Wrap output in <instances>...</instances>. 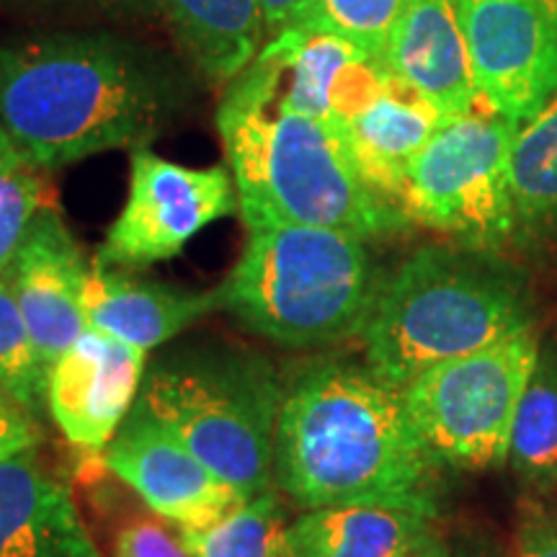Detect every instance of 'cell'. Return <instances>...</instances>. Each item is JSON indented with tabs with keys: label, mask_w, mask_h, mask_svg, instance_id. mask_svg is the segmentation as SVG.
I'll return each instance as SVG.
<instances>
[{
	"label": "cell",
	"mask_w": 557,
	"mask_h": 557,
	"mask_svg": "<svg viewBox=\"0 0 557 557\" xmlns=\"http://www.w3.org/2000/svg\"><path fill=\"white\" fill-rule=\"evenodd\" d=\"M400 557H449V553L442 542H438L436 537H431L423 542V545H418L416 549H410V553L400 555Z\"/></svg>",
	"instance_id": "f546056e"
},
{
	"label": "cell",
	"mask_w": 557,
	"mask_h": 557,
	"mask_svg": "<svg viewBox=\"0 0 557 557\" xmlns=\"http://www.w3.org/2000/svg\"><path fill=\"white\" fill-rule=\"evenodd\" d=\"M0 557H101L73 493L37 449L0 462Z\"/></svg>",
	"instance_id": "9a60e30c"
},
{
	"label": "cell",
	"mask_w": 557,
	"mask_h": 557,
	"mask_svg": "<svg viewBox=\"0 0 557 557\" xmlns=\"http://www.w3.org/2000/svg\"><path fill=\"white\" fill-rule=\"evenodd\" d=\"M99 459L132 496L181 532L214 524L246 504L233 485L214 475L139 406L124 418Z\"/></svg>",
	"instance_id": "8fae6325"
},
{
	"label": "cell",
	"mask_w": 557,
	"mask_h": 557,
	"mask_svg": "<svg viewBox=\"0 0 557 557\" xmlns=\"http://www.w3.org/2000/svg\"><path fill=\"white\" fill-rule=\"evenodd\" d=\"M194 557H297L292 521L274 491H263L225 519L181 532Z\"/></svg>",
	"instance_id": "44dd1931"
},
{
	"label": "cell",
	"mask_w": 557,
	"mask_h": 557,
	"mask_svg": "<svg viewBox=\"0 0 557 557\" xmlns=\"http://www.w3.org/2000/svg\"><path fill=\"white\" fill-rule=\"evenodd\" d=\"M214 310H218L214 289L186 292L139 278L132 271L90 263L86 287L88 331L103 333L145 354L169 344Z\"/></svg>",
	"instance_id": "2e32d148"
},
{
	"label": "cell",
	"mask_w": 557,
	"mask_h": 557,
	"mask_svg": "<svg viewBox=\"0 0 557 557\" xmlns=\"http://www.w3.org/2000/svg\"><path fill=\"white\" fill-rule=\"evenodd\" d=\"M540 364L532 331L442 361L403 387L413 426L438 465L500 468L511 451L519 403Z\"/></svg>",
	"instance_id": "52a82bcc"
},
{
	"label": "cell",
	"mask_w": 557,
	"mask_h": 557,
	"mask_svg": "<svg viewBox=\"0 0 557 557\" xmlns=\"http://www.w3.org/2000/svg\"><path fill=\"white\" fill-rule=\"evenodd\" d=\"M41 434L34 416L21 410L9 395L0 393V462L37 449Z\"/></svg>",
	"instance_id": "83f0119b"
},
{
	"label": "cell",
	"mask_w": 557,
	"mask_h": 557,
	"mask_svg": "<svg viewBox=\"0 0 557 557\" xmlns=\"http://www.w3.org/2000/svg\"><path fill=\"white\" fill-rule=\"evenodd\" d=\"M90 263L54 207L32 222L11 263L13 295L47 367L88 331Z\"/></svg>",
	"instance_id": "4fadbf2b"
},
{
	"label": "cell",
	"mask_w": 557,
	"mask_h": 557,
	"mask_svg": "<svg viewBox=\"0 0 557 557\" xmlns=\"http://www.w3.org/2000/svg\"><path fill=\"white\" fill-rule=\"evenodd\" d=\"M511 557H557V529L537 504L521 506Z\"/></svg>",
	"instance_id": "4316f807"
},
{
	"label": "cell",
	"mask_w": 557,
	"mask_h": 557,
	"mask_svg": "<svg viewBox=\"0 0 557 557\" xmlns=\"http://www.w3.org/2000/svg\"><path fill=\"white\" fill-rule=\"evenodd\" d=\"M218 129L246 227L289 222L367 243L413 222L367 184L338 122L222 99Z\"/></svg>",
	"instance_id": "3957f363"
},
{
	"label": "cell",
	"mask_w": 557,
	"mask_h": 557,
	"mask_svg": "<svg viewBox=\"0 0 557 557\" xmlns=\"http://www.w3.org/2000/svg\"><path fill=\"white\" fill-rule=\"evenodd\" d=\"M480 99L508 122L557 96V34L534 0H455Z\"/></svg>",
	"instance_id": "30bf717a"
},
{
	"label": "cell",
	"mask_w": 557,
	"mask_h": 557,
	"mask_svg": "<svg viewBox=\"0 0 557 557\" xmlns=\"http://www.w3.org/2000/svg\"><path fill=\"white\" fill-rule=\"evenodd\" d=\"M524 331L527 305L504 271L459 250L423 248L382 282L361 338L367 367L403 389L442 361Z\"/></svg>",
	"instance_id": "5b68a950"
},
{
	"label": "cell",
	"mask_w": 557,
	"mask_h": 557,
	"mask_svg": "<svg viewBox=\"0 0 557 557\" xmlns=\"http://www.w3.org/2000/svg\"><path fill=\"white\" fill-rule=\"evenodd\" d=\"M109 9H143V5H152V0H101Z\"/></svg>",
	"instance_id": "1f68e13d"
},
{
	"label": "cell",
	"mask_w": 557,
	"mask_h": 557,
	"mask_svg": "<svg viewBox=\"0 0 557 557\" xmlns=\"http://www.w3.org/2000/svg\"><path fill=\"white\" fill-rule=\"evenodd\" d=\"M246 230L240 259L214 289L218 310L284 346H325L364 333L382 287L364 240L289 222Z\"/></svg>",
	"instance_id": "277c9868"
},
{
	"label": "cell",
	"mask_w": 557,
	"mask_h": 557,
	"mask_svg": "<svg viewBox=\"0 0 557 557\" xmlns=\"http://www.w3.org/2000/svg\"><path fill=\"white\" fill-rule=\"evenodd\" d=\"M442 114L393 75L387 88L344 124L361 176L403 209L408 163L442 124Z\"/></svg>",
	"instance_id": "e0dca14e"
},
{
	"label": "cell",
	"mask_w": 557,
	"mask_h": 557,
	"mask_svg": "<svg viewBox=\"0 0 557 557\" xmlns=\"http://www.w3.org/2000/svg\"><path fill=\"white\" fill-rule=\"evenodd\" d=\"M240 212L227 169H189L148 148L129 156V191L94 263L137 271L169 261L212 222Z\"/></svg>",
	"instance_id": "9c48e42d"
},
{
	"label": "cell",
	"mask_w": 557,
	"mask_h": 557,
	"mask_svg": "<svg viewBox=\"0 0 557 557\" xmlns=\"http://www.w3.org/2000/svg\"><path fill=\"white\" fill-rule=\"evenodd\" d=\"M508 457L534 485L557 480V372L549 361H540L524 389Z\"/></svg>",
	"instance_id": "7402d4cb"
},
{
	"label": "cell",
	"mask_w": 557,
	"mask_h": 557,
	"mask_svg": "<svg viewBox=\"0 0 557 557\" xmlns=\"http://www.w3.org/2000/svg\"><path fill=\"white\" fill-rule=\"evenodd\" d=\"M96 496L109 557H194L181 529L152 513L143 500L132 504L127 496H116L107 487Z\"/></svg>",
	"instance_id": "d4e9b609"
},
{
	"label": "cell",
	"mask_w": 557,
	"mask_h": 557,
	"mask_svg": "<svg viewBox=\"0 0 557 557\" xmlns=\"http://www.w3.org/2000/svg\"><path fill=\"white\" fill-rule=\"evenodd\" d=\"M186 58L214 83H230L261 50L259 0H152Z\"/></svg>",
	"instance_id": "d6986e66"
},
{
	"label": "cell",
	"mask_w": 557,
	"mask_h": 557,
	"mask_svg": "<svg viewBox=\"0 0 557 557\" xmlns=\"http://www.w3.org/2000/svg\"><path fill=\"white\" fill-rule=\"evenodd\" d=\"M0 393L29 416L47 408V364L21 315L11 271L0 274Z\"/></svg>",
	"instance_id": "cb8c5ba5"
},
{
	"label": "cell",
	"mask_w": 557,
	"mask_h": 557,
	"mask_svg": "<svg viewBox=\"0 0 557 557\" xmlns=\"http://www.w3.org/2000/svg\"><path fill=\"white\" fill-rule=\"evenodd\" d=\"M517 225L542 227L557 222V96L517 132L508 160Z\"/></svg>",
	"instance_id": "ffe728a7"
},
{
	"label": "cell",
	"mask_w": 557,
	"mask_h": 557,
	"mask_svg": "<svg viewBox=\"0 0 557 557\" xmlns=\"http://www.w3.org/2000/svg\"><path fill=\"white\" fill-rule=\"evenodd\" d=\"M52 205L47 171L21 152L0 129V274L11 271L32 222Z\"/></svg>",
	"instance_id": "603a6c76"
},
{
	"label": "cell",
	"mask_w": 557,
	"mask_h": 557,
	"mask_svg": "<svg viewBox=\"0 0 557 557\" xmlns=\"http://www.w3.org/2000/svg\"><path fill=\"white\" fill-rule=\"evenodd\" d=\"M181 101L169 65L109 34L0 45V129L41 171L148 148Z\"/></svg>",
	"instance_id": "7a4b0ae2"
},
{
	"label": "cell",
	"mask_w": 557,
	"mask_h": 557,
	"mask_svg": "<svg viewBox=\"0 0 557 557\" xmlns=\"http://www.w3.org/2000/svg\"><path fill=\"white\" fill-rule=\"evenodd\" d=\"M403 3L406 0H308L295 24L333 34L369 58L382 60Z\"/></svg>",
	"instance_id": "484cf974"
},
{
	"label": "cell",
	"mask_w": 557,
	"mask_h": 557,
	"mask_svg": "<svg viewBox=\"0 0 557 557\" xmlns=\"http://www.w3.org/2000/svg\"><path fill=\"white\" fill-rule=\"evenodd\" d=\"M282 398V382L261 354L205 344L152 361L137 406L250 500L274 483Z\"/></svg>",
	"instance_id": "8992f818"
},
{
	"label": "cell",
	"mask_w": 557,
	"mask_h": 557,
	"mask_svg": "<svg viewBox=\"0 0 557 557\" xmlns=\"http://www.w3.org/2000/svg\"><path fill=\"white\" fill-rule=\"evenodd\" d=\"M438 468L403 389L369 367L315 359L284 387L274 483L299 508L372 504L434 519Z\"/></svg>",
	"instance_id": "6da1fadb"
},
{
	"label": "cell",
	"mask_w": 557,
	"mask_h": 557,
	"mask_svg": "<svg viewBox=\"0 0 557 557\" xmlns=\"http://www.w3.org/2000/svg\"><path fill=\"white\" fill-rule=\"evenodd\" d=\"M382 62L395 78L429 101L442 120L472 114L483 103L455 0H406Z\"/></svg>",
	"instance_id": "5bb4252c"
},
{
	"label": "cell",
	"mask_w": 557,
	"mask_h": 557,
	"mask_svg": "<svg viewBox=\"0 0 557 557\" xmlns=\"http://www.w3.org/2000/svg\"><path fill=\"white\" fill-rule=\"evenodd\" d=\"M263 24H267V32L274 37L282 29H287L297 21L299 13H302L308 0H259Z\"/></svg>",
	"instance_id": "f1b7e54d"
},
{
	"label": "cell",
	"mask_w": 557,
	"mask_h": 557,
	"mask_svg": "<svg viewBox=\"0 0 557 557\" xmlns=\"http://www.w3.org/2000/svg\"><path fill=\"white\" fill-rule=\"evenodd\" d=\"M517 132L493 111L444 120L408 163L403 212L472 248H496L517 227L508 186Z\"/></svg>",
	"instance_id": "ba28073f"
},
{
	"label": "cell",
	"mask_w": 557,
	"mask_h": 557,
	"mask_svg": "<svg viewBox=\"0 0 557 557\" xmlns=\"http://www.w3.org/2000/svg\"><path fill=\"white\" fill-rule=\"evenodd\" d=\"M431 537L429 517L393 506H323L292 521L297 557H400Z\"/></svg>",
	"instance_id": "ac0fdd59"
},
{
	"label": "cell",
	"mask_w": 557,
	"mask_h": 557,
	"mask_svg": "<svg viewBox=\"0 0 557 557\" xmlns=\"http://www.w3.org/2000/svg\"><path fill=\"white\" fill-rule=\"evenodd\" d=\"M148 354L86 331L47 367V410L70 447L101 457L137 406Z\"/></svg>",
	"instance_id": "7c38bea8"
},
{
	"label": "cell",
	"mask_w": 557,
	"mask_h": 557,
	"mask_svg": "<svg viewBox=\"0 0 557 557\" xmlns=\"http://www.w3.org/2000/svg\"><path fill=\"white\" fill-rule=\"evenodd\" d=\"M534 3H537V9L545 13L547 21L553 24V29L557 34V0H534Z\"/></svg>",
	"instance_id": "4dcf8cb0"
}]
</instances>
